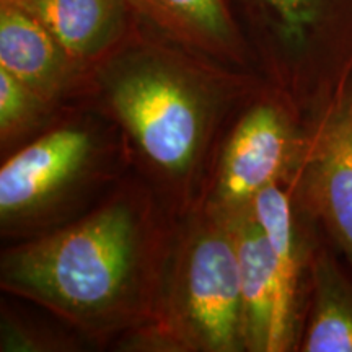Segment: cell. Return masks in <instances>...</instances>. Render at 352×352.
Instances as JSON below:
<instances>
[{"label": "cell", "mask_w": 352, "mask_h": 352, "mask_svg": "<svg viewBox=\"0 0 352 352\" xmlns=\"http://www.w3.org/2000/svg\"><path fill=\"white\" fill-rule=\"evenodd\" d=\"M173 239L152 196L122 186L85 217L3 252L0 284L91 340L131 336L153 315Z\"/></svg>", "instance_id": "obj_1"}, {"label": "cell", "mask_w": 352, "mask_h": 352, "mask_svg": "<svg viewBox=\"0 0 352 352\" xmlns=\"http://www.w3.org/2000/svg\"><path fill=\"white\" fill-rule=\"evenodd\" d=\"M245 85L236 69L184 50L140 21L90 82L144 164L173 191L191 186L223 104Z\"/></svg>", "instance_id": "obj_2"}, {"label": "cell", "mask_w": 352, "mask_h": 352, "mask_svg": "<svg viewBox=\"0 0 352 352\" xmlns=\"http://www.w3.org/2000/svg\"><path fill=\"white\" fill-rule=\"evenodd\" d=\"M126 344L164 352L245 351L239 263L226 214L204 206L175 232L153 315Z\"/></svg>", "instance_id": "obj_3"}, {"label": "cell", "mask_w": 352, "mask_h": 352, "mask_svg": "<svg viewBox=\"0 0 352 352\" xmlns=\"http://www.w3.org/2000/svg\"><path fill=\"white\" fill-rule=\"evenodd\" d=\"M100 151L94 129L65 124L13 153L0 170L3 232L33 226L72 196L98 164Z\"/></svg>", "instance_id": "obj_4"}, {"label": "cell", "mask_w": 352, "mask_h": 352, "mask_svg": "<svg viewBox=\"0 0 352 352\" xmlns=\"http://www.w3.org/2000/svg\"><path fill=\"white\" fill-rule=\"evenodd\" d=\"M292 134L283 111L256 103L233 127L206 206L228 214L252 206L259 192L279 184L292 157Z\"/></svg>", "instance_id": "obj_5"}, {"label": "cell", "mask_w": 352, "mask_h": 352, "mask_svg": "<svg viewBox=\"0 0 352 352\" xmlns=\"http://www.w3.org/2000/svg\"><path fill=\"white\" fill-rule=\"evenodd\" d=\"M142 25L214 63L248 67L253 52L230 0H129Z\"/></svg>", "instance_id": "obj_6"}, {"label": "cell", "mask_w": 352, "mask_h": 352, "mask_svg": "<svg viewBox=\"0 0 352 352\" xmlns=\"http://www.w3.org/2000/svg\"><path fill=\"white\" fill-rule=\"evenodd\" d=\"M0 69L51 104L91 80L41 21L8 0H0Z\"/></svg>", "instance_id": "obj_7"}, {"label": "cell", "mask_w": 352, "mask_h": 352, "mask_svg": "<svg viewBox=\"0 0 352 352\" xmlns=\"http://www.w3.org/2000/svg\"><path fill=\"white\" fill-rule=\"evenodd\" d=\"M303 171V192L352 256V98L334 104L316 132Z\"/></svg>", "instance_id": "obj_8"}, {"label": "cell", "mask_w": 352, "mask_h": 352, "mask_svg": "<svg viewBox=\"0 0 352 352\" xmlns=\"http://www.w3.org/2000/svg\"><path fill=\"white\" fill-rule=\"evenodd\" d=\"M50 30L70 59L91 72L139 23L129 0H8Z\"/></svg>", "instance_id": "obj_9"}, {"label": "cell", "mask_w": 352, "mask_h": 352, "mask_svg": "<svg viewBox=\"0 0 352 352\" xmlns=\"http://www.w3.org/2000/svg\"><path fill=\"white\" fill-rule=\"evenodd\" d=\"M226 215L239 263L245 351L274 352L277 287L270 240L253 206Z\"/></svg>", "instance_id": "obj_10"}, {"label": "cell", "mask_w": 352, "mask_h": 352, "mask_svg": "<svg viewBox=\"0 0 352 352\" xmlns=\"http://www.w3.org/2000/svg\"><path fill=\"white\" fill-rule=\"evenodd\" d=\"M239 21L243 16L250 47L302 54L323 38L352 0H230Z\"/></svg>", "instance_id": "obj_11"}, {"label": "cell", "mask_w": 352, "mask_h": 352, "mask_svg": "<svg viewBox=\"0 0 352 352\" xmlns=\"http://www.w3.org/2000/svg\"><path fill=\"white\" fill-rule=\"evenodd\" d=\"M254 214L270 240L274 261L277 303L274 323V352L285 351L292 342L297 296V253L294 241L292 210L287 192L272 184L254 197Z\"/></svg>", "instance_id": "obj_12"}, {"label": "cell", "mask_w": 352, "mask_h": 352, "mask_svg": "<svg viewBox=\"0 0 352 352\" xmlns=\"http://www.w3.org/2000/svg\"><path fill=\"white\" fill-rule=\"evenodd\" d=\"M300 351L352 352V287L328 259L315 264V300Z\"/></svg>", "instance_id": "obj_13"}, {"label": "cell", "mask_w": 352, "mask_h": 352, "mask_svg": "<svg viewBox=\"0 0 352 352\" xmlns=\"http://www.w3.org/2000/svg\"><path fill=\"white\" fill-rule=\"evenodd\" d=\"M54 104L0 69V140L10 145L46 120Z\"/></svg>", "instance_id": "obj_14"}]
</instances>
